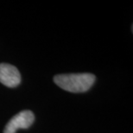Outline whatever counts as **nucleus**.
Returning <instances> with one entry per match:
<instances>
[{
	"label": "nucleus",
	"mask_w": 133,
	"mask_h": 133,
	"mask_svg": "<svg viewBox=\"0 0 133 133\" xmlns=\"http://www.w3.org/2000/svg\"><path fill=\"white\" fill-rule=\"evenodd\" d=\"M55 83L61 88L70 92H84L91 88L95 81L92 74H66L54 77Z\"/></svg>",
	"instance_id": "f257e3e1"
},
{
	"label": "nucleus",
	"mask_w": 133,
	"mask_h": 133,
	"mask_svg": "<svg viewBox=\"0 0 133 133\" xmlns=\"http://www.w3.org/2000/svg\"><path fill=\"white\" fill-rule=\"evenodd\" d=\"M0 82L8 87H17L21 82V75L16 66L1 63L0 64Z\"/></svg>",
	"instance_id": "7ed1b4c3"
},
{
	"label": "nucleus",
	"mask_w": 133,
	"mask_h": 133,
	"mask_svg": "<svg viewBox=\"0 0 133 133\" xmlns=\"http://www.w3.org/2000/svg\"><path fill=\"white\" fill-rule=\"evenodd\" d=\"M35 116L31 111L25 110L16 114L5 125L4 133H16L18 129H28L34 123Z\"/></svg>",
	"instance_id": "f03ea898"
}]
</instances>
